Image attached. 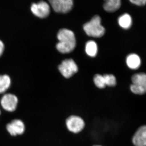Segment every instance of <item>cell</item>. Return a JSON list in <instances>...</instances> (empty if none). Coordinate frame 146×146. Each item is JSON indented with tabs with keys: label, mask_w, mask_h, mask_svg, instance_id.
Wrapping results in <instances>:
<instances>
[{
	"label": "cell",
	"mask_w": 146,
	"mask_h": 146,
	"mask_svg": "<svg viewBox=\"0 0 146 146\" xmlns=\"http://www.w3.org/2000/svg\"><path fill=\"white\" fill-rule=\"evenodd\" d=\"M57 38L59 42L56 45L58 51L62 53H68L75 48V36L72 31L68 29H61L58 31Z\"/></svg>",
	"instance_id": "1"
},
{
	"label": "cell",
	"mask_w": 146,
	"mask_h": 146,
	"mask_svg": "<svg viewBox=\"0 0 146 146\" xmlns=\"http://www.w3.org/2000/svg\"><path fill=\"white\" fill-rule=\"evenodd\" d=\"M83 29L89 36L100 37L104 34L105 29L101 25V19L99 16H94L92 19L84 24Z\"/></svg>",
	"instance_id": "2"
},
{
	"label": "cell",
	"mask_w": 146,
	"mask_h": 146,
	"mask_svg": "<svg viewBox=\"0 0 146 146\" xmlns=\"http://www.w3.org/2000/svg\"><path fill=\"white\" fill-rule=\"evenodd\" d=\"M67 129L71 133H78L81 132L85 126L84 120L80 116L71 115L65 120Z\"/></svg>",
	"instance_id": "3"
},
{
	"label": "cell",
	"mask_w": 146,
	"mask_h": 146,
	"mask_svg": "<svg viewBox=\"0 0 146 146\" xmlns=\"http://www.w3.org/2000/svg\"><path fill=\"white\" fill-rule=\"evenodd\" d=\"M58 70L64 77L69 78L77 72L78 67L72 59H66L59 65Z\"/></svg>",
	"instance_id": "4"
},
{
	"label": "cell",
	"mask_w": 146,
	"mask_h": 146,
	"mask_svg": "<svg viewBox=\"0 0 146 146\" xmlns=\"http://www.w3.org/2000/svg\"><path fill=\"white\" fill-rule=\"evenodd\" d=\"M18 100L16 95L11 94H5L1 100V104L3 109L9 112L15 111L17 108Z\"/></svg>",
	"instance_id": "5"
},
{
	"label": "cell",
	"mask_w": 146,
	"mask_h": 146,
	"mask_svg": "<svg viewBox=\"0 0 146 146\" xmlns=\"http://www.w3.org/2000/svg\"><path fill=\"white\" fill-rule=\"evenodd\" d=\"M31 9L35 16L42 18L47 17L50 12L49 5L44 1L32 4Z\"/></svg>",
	"instance_id": "6"
},
{
	"label": "cell",
	"mask_w": 146,
	"mask_h": 146,
	"mask_svg": "<svg viewBox=\"0 0 146 146\" xmlns=\"http://www.w3.org/2000/svg\"><path fill=\"white\" fill-rule=\"evenodd\" d=\"M49 2L54 11L58 13H68L73 5L72 0H51Z\"/></svg>",
	"instance_id": "7"
},
{
	"label": "cell",
	"mask_w": 146,
	"mask_h": 146,
	"mask_svg": "<svg viewBox=\"0 0 146 146\" xmlns=\"http://www.w3.org/2000/svg\"><path fill=\"white\" fill-rule=\"evenodd\" d=\"M6 129L11 136H15L23 134L25 130V126L22 120L15 119L7 125Z\"/></svg>",
	"instance_id": "8"
},
{
	"label": "cell",
	"mask_w": 146,
	"mask_h": 146,
	"mask_svg": "<svg viewBox=\"0 0 146 146\" xmlns=\"http://www.w3.org/2000/svg\"><path fill=\"white\" fill-rule=\"evenodd\" d=\"M135 146H146V126H142L138 129L132 138Z\"/></svg>",
	"instance_id": "9"
},
{
	"label": "cell",
	"mask_w": 146,
	"mask_h": 146,
	"mask_svg": "<svg viewBox=\"0 0 146 146\" xmlns=\"http://www.w3.org/2000/svg\"><path fill=\"white\" fill-rule=\"evenodd\" d=\"M126 63L129 68L133 70H136L141 65V58L138 55L131 54L129 55L127 57Z\"/></svg>",
	"instance_id": "10"
},
{
	"label": "cell",
	"mask_w": 146,
	"mask_h": 146,
	"mask_svg": "<svg viewBox=\"0 0 146 146\" xmlns=\"http://www.w3.org/2000/svg\"><path fill=\"white\" fill-rule=\"evenodd\" d=\"M121 2L120 0H108L106 1L104 5V8L106 11L113 12L120 8Z\"/></svg>",
	"instance_id": "11"
},
{
	"label": "cell",
	"mask_w": 146,
	"mask_h": 146,
	"mask_svg": "<svg viewBox=\"0 0 146 146\" xmlns=\"http://www.w3.org/2000/svg\"><path fill=\"white\" fill-rule=\"evenodd\" d=\"M11 80L10 77L6 74L0 75V94L5 93L10 87Z\"/></svg>",
	"instance_id": "12"
},
{
	"label": "cell",
	"mask_w": 146,
	"mask_h": 146,
	"mask_svg": "<svg viewBox=\"0 0 146 146\" xmlns=\"http://www.w3.org/2000/svg\"><path fill=\"white\" fill-rule=\"evenodd\" d=\"M131 80L132 84L146 87V74L145 73H138L133 75L131 78Z\"/></svg>",
	"instance_id": "13"
},
{
	"label": "cell",
	"mask_w": 146,
	"mask_h": 146,
	"mask_svg": "<svg viewBox=\"0 0 146 146\" xmlns=\"http://www.w3.org/2000/svg\"><path fill=\"white\" fill-rule=\"evenodd\" d=\"M118 23L120 26L123 28L128 29L130 27L132 24V19L130 15L125 13L119 18Z\"/></svg>",
	"instance_id": "14"
},
{
	"label": "cell",
	"mask_w": 146,
	"mask_h": 146,
	"mask_svg": "<svg viewBox=\"0 0 146 146\" xmlns=\"http://www.w3.org/2000/svg\"><path fill=\"white\" fill-rule=\"evenodd\" d=\"M85 51L86 54L91 56L94 57L98 52V46L96 43L94 41H89L86 43Z\"/></svg>",
	"instance_id": "15"
},
{
	"label": "cell",
	"mask_w": 146,
	"mask_h": 146,
	"mask_svg": "<svg viewBox=\"0 0 146 146\" xmlns=\"http://www.w3.org/2000/svg\"><path fill=\"white\" fill-rule=\"evenodd\" d=\"M94 81L96 86L100 89H104L106 86L103 76L96 75L94 77Z\"/></svg>",
	"instance_id": "16"
},
{
	"label": "cell",
	"mask_w": 146,
	"mask_h": 146,
	"mask_svg": "<svg viewBox=\"0 0 146 146\" xmlns=\"http://www.w3.org/2000/svg\"><path fill=\"white\" fill-rule=\"evenodd\" d=\"M106 86H115L117 84V80L115 76L112 74H105L103 75Z\"/></svg>",
	"instance_id": "17"
},
{
	"label": "cell",
	"mask_w": 146,
	"mask_h": 146,
	"mask_svg": "<svg viewBox=\"0 0 146 146\" xmlns=\"http://www.w3.org/2000/svg\"><path fill=\"white\" fill-rule=\"evenodd\" d=\"M130 89L133 94L138 95H143L146 93V87L144 86L132 84L131 85Z\"/></svg>",
	"instance_id": "18"
},
{
	"label": "cell",
	"mask_w": 146,
	"mask_h": 146,
	"mask_svg": "<svg viewBox=\"0 0 146 146\" xmlns=\"http://www.w3.org/2000/svg\"><path fill=\"white\" fill-rule=\"evenodd\" d=\"M130 2L138 6H143L146 4V0H131Z\"/></svg>",
	"instance_id": "19"
},
{
	"label": "cell",
	"mask_w": 146,
	"mask_h": 146,
	"mask_svg": "<svg viewBox=\"0 0 146 146\" xmlns=\"http://www.w3.org/2000/svg\"><path fill=\"white\" fill-rule=\"evenodd\" d=\"M5 49V45L3 42L0 40V57L1 56Z\"/></svg>",
	"instance_id": "20"
},
{
	"label": "cell",
	"mask_w": 146,
	"mask_h": 146,
	"mask_svg": "<svg viewBox=\"0 0 146 146\" xmlns=\"http://www.w3.org/2000/svg\"><path fill=\"white\" fill-rule=\"evenodd\" d=\"M93 146H102L101 145H94Z\"/></svg>",
	"instance_id": "21"
},
{
	"label": "cell",
	"mask_w": 146,
	"mask_h": 146,
	"mask_svg": "<svg viewBox=\"0 0 146 146\" xmlns=\"http://www.w3.org/2000/svg\"><path fill=\"white\" fill-rule=\"evenodd\" d=\"M1 110H0V115H1Z\"/></svg>",
	"instance_id": "22"
}]
</instances>
